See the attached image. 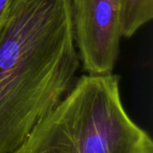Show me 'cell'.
<instances>
[{
  "instance_id": "277c9868",
  "label": "cell",
  "mask_w": 153,
  "mask_h": 153,
  "mask_svg": "<svg viewBox=\"0 0 153 153\" xmlns=\"http://www.w3.org/2000/svg\"><path fill=\"white\" fill-rule=\"evenodd\" d=\"M152 17L153 0H121L122 36L133 37Z\"/></svg>"
},
{
  "instance_id": "7a4b0ae2",
  "label": "cell",
  "mask_w": 153,
  "mask_h": 153,
  "mask_svg": "<svg viewBox=\"0 0 153 153\" xmlns=\"http://www.w3.org/2000/svg\"><path fill=\"white\" fill-rule=\"evenodd\" d=\"M12 153H153L126 112L117 74H83Z\"/></svg>"
},
{
  "instance_id": "6da1fadb",
  "label": "cell",
  "mask_w": 153,
  "mask_h": 153,
  "mask_svg": "<svg viewBox=\"0 0 153 153\" xmlns=\"http://www.w3.org/2000/svg\"><path fill=\"white\" fill-rule=\"evenodd\" d=\"M80 67L71 0H17L0 31V153L59 104Z\"/></svg>"
},
{
  "instance_id": "3957f363",
  "label": "cell",
  "mask_w": 153,
  "mask_h": 153,
  "mask_svg": "<svg viewBox=\"0 0 153 153\" xmlns=\"http://www.w3.org/2000/svg\"><path fill=\"white\" fill-rule=\"evenodd\" d=\"M74 40L88 74H112L119 56L121 0H71Z\"/></svg>"
},
{
  "instance_id": "5b68a950",
  "label": "cell",
  "mask_w": 153,
  "mask_h": 153,
  "mask_svg": "<svg viewBox=\"0 0 153 153\" xmlns=\"http://www.w3.org/2000/svg\"><path fill=\"white\" fill-rule=\"evenodd\" d=\"M17 0H0V31Z\"/></svg>"
}]
</instances>
